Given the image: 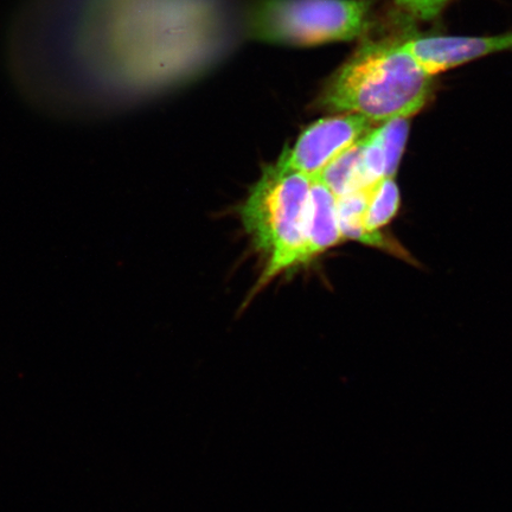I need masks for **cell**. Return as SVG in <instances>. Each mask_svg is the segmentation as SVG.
Listing matches in <instances>:
<instances>
[{
	"mask_svg": "<svg viewBox=\"0 0 512 512\" xmlns=\"http://www.w3.org/2000/svg\"><path fill=\"white\" fill-rule=\"evenodd\" d=\"M400 202V190L394 178H384L370 187L363 224L371 246L386 248L390 252L398 249L384 238L380 230L392 222L399 213Z\"/></svg>",
	"mask_w": 512,
	"mask_h": 512,
	"instance_id": "8",
	"label": "cell"
},
{
	"mask_svg": "<svg viewBox=\"0 0 512 512\" xmlns=\"http://www.w3.org/2000/svg\"><path fill=\"white\" fill-rule=\"evenodd\" d=\"M165 0H29L11 25L12 76L31 104L102 117L162 81Z\"/></svg>",
	"mask_w": 512,
	"mask_h": 512,
	"instance_id": "1",
	"label": "cell"
},
{
	"mask_svg": "<svg viewBox=\"0 0 512 512\" xmlns=\"http://www.w3.org/2000/svg\"><path fill=\"white\" fill-rule=\"evenodd\" d=\"M361 140L326 166L312 182L322 184L336 198L366 189L361 171Z\"/></svg>",
	"mask_w": 512,
	"mask_h": 512,
	"instance_id": "9",
	"label": "cell"
},
{
	"mask_svg": "<svg viewBox=\"0 0 512 512\" xmlns=\"http://www.w3.org/2000/svg\"><path fill=\"white\" fill-rule=\"evenodd\" d=\"M376 126L357 114H336L320 119L306 127L296 144L286 149L272 166L280 172L313 179Z\"/></svg>",
	"mask_w": 512,
	"mask_h": 512,
	"instance_id": "5",
	"label": "cell"
},
{
	"mask_svg": "<svg viewBox=\"0 0 512 512\" xmlns=\"http://www.w3.org/2000/svg\"><path fill=\"white\" fill-rule=\"evenodd\" d=\"M343 240L338 220L337 198L322 184L313 182L304 239L296 268L309 264Z\"/></svg>",
	"mask_w": 512,
	"mask_h": 512,
	"instance_id": "7",
	"label": "cell"
},
{
	"mask_svg": "<svg viewBox=\"0 0 512 512\" xmlns=\"http://www.w3.org/2000/svg\"><path fill=\"white\" fill-rule=\"evenodd\" d=\"M312 184L309 177L280 172L270 165L242 204L243 227L255 248L267 256L252 296L280 274L296 268Z\"/></svg>",
	"mask_w": 512,
	"mask_h": 512,
	"instance_id": "3",
	"label": "cell"
},
{
	"mask_svg": "<svg viewBox=\"0 0 512 512\" xmlns=\"http://www.w3.org/2000/svg\"><path fill=\"white\" fill-rule=\"evenodd\" d=\"M408 15L421 21H432L443 12L452 0H394Z\"/></svg>",
	"mask_w": 512,
	"mask_h": 512,
	"instance_id": "10",
	"label": "cell"
},
{
	"mask_svg": "<svg viewBox=\"0 0 512 512\" xmlns=\"http://www.w3.org/2000/svg\"><path fill=\"white\" fill-rule=\"evenodd\" d=\"M403 48L434 76L480 57L512 50V32L486 37L406 36Z\"/></svg>",
	"mask_w": 512,
	"mask_h": 512,
	"instance_id": "6",
	"label": "cell"
},
{
	"mask_svg": "<svg viewBox=\"0 0 512 512\" xmlns=\"http://www.w3.org/2000/svg\"><path fill=\"white\" fill-rule=\"evenodd\" d=\"M373 0H256L246 34L255 41L310 47L366 37Z\"/></svg>",
	"mask_w": 512,
	"mask_h": 512,
	"instance_id": "4",
	"label": "cell"
},
{
	"mask_svg": "<svg viewBox=\"0 0 512 512\" xmlns=\"http://www.w3.org/2000/svg\"><path fill=\"white\" fill-rule=\"evenodd\" d=\"M405 37H364L325 83L319 110L362 115L376 125L419 113L431 98L434 76L403 48Z\"/></svg>",
	"mask_w": 512,
	"mask_h": 512,
	"instance_id": "2",
	"label": "cell"
}]
</instances>
